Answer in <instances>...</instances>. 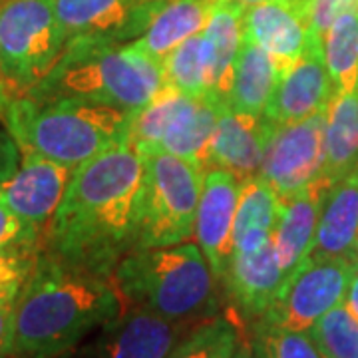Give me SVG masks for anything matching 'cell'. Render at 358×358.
<instances>
[{"mask_svg":"<svg viewBox=\"0 0 358 358\" xmlns=\"http://www.w3.org/2000/svg\"><path fill=\"white\" fill-rule=\"evenodd\" d=\"M243 343V333L235 317L213 315L185 334L167 358H231Z\"/></svg>","mask_w":358,"mask_h":358,"instance_id":"4316f807","label":"cell"},{"mask_svg":"<svg viewBox=\"0 0 358 358\" xmlns=\"http://www.w3.org/2000/svg\"><path fill=\"white\" fill-rule=\"evenodd\" d=\"M243 6L231 0H217L207 24L201 30L209 58V96H213L221 103H227L235 62L243 44Z\"/></svg>","mask_w":358,"mask_h":358,"instance_id":"44dd1931","label":"cell"},{"mask_svg":"<svg viewBox=\"0 0 358 358\" xmlns=\"http://www.w3.org/2000/svg\"><path fill=\"white\" fill-rule=\"evenodd\" d=\"M327 110L307 120L273 126L259 178L265 179L279 199H289L322 178Z\"/></svg>","mask_w":358,"mask_h":358,"instance_id":"9c48e42d","label":"cell"},{"mask_svg":"<svg viewBox=\"0 0 358 358\" xmlns=\"http://www.w3.org/2000/svg\"><path fill=\"white\" fill-rule=\"evenodd\" d=\"M281 80L277 62L259 44L243 36L235 62L227 106L235 112L263 115Z\"/></svg>","mask_w":358,"mask_h":358,"instance_id":"603a6c76","label":"cell"},{"mask_svg":"<svg viewBox=\"0 0 358 358\" xmlns=\"http://www.w3.org/2000/svg\"><path fill=\"white\" fill-rule=\"evenodd\" d=\"M166 86L187 96H209V58L203 34H195L183 40L176 50L162 62Z\"/></svg>","mask_w":358,"mask_h":358,"instance_id":"83f0119b","label":"cell"},{"mask_svg":"<svg viewBox=\"0 0 358 358\" xmlns=\"http://www.w3.org/2000/svg\"><path fill=\"white\" fill-rule=\"evenodd\" d=\"M271 129L265 115L235 112L225 103L207 145L205 171L225 169L239 181L259 176Z\"/></svg>","mask_w":358,"mask_h":358,"instance_id":"9a60e30c","label":"cell"},{"mask_svg":"<svg viewBox=\"0 0 358 358\" xmlns=\"http://www.w3.org/2000/svg\"><path fill=\"white\" fill-rule=\"evenodd\" d=\"M164 86L162 64L131 44L68 40L56 68L26 98L34 102L98 103L136 114Z\"/></svg>","mask_w":358,"mask_h":358,"instance_id":"3957f363","label":"cell"},{"mask_svg":"<svg viewBox=\"0 0 358 358\" xmlns=\"http://www.w3.org/2000/svg\"><path fill=\"white\" fill-rule=\"evenodd\" d=\"M76 169L44 155L20 150V164L10 178L0 183V201L28 227L44 233L64 199Z\"/></svg>","mask_w":358,"mask_h":358,"instance_id":"7c38bea8","label":"cell"},{"mask_svg":"<svg viewBox=\"0 0 358 358\" xmlns=\"http://www.w3.org/2000/svg\"><path fill=\"white\" fill-rule=\"evenodd\" d=\"M345 14H358V0H307L308 36L322 40Z\"/></svg>","mask_w":358,"mask_h":358,"instance_id":"1f68e13d","label":"cell"},{"mask_svg":"<svg viewBox=\"0 0 358 358\" xmlns=\"http://www.w3.org/2000/svg\"><path fill=\"white\" fill-rule=\"evenodd\" d=\"M169 0H52L68 40L128 44L140 38Z\"/></svg>","mask_w":358,"mask_h":358,"instance_id":"8fae6325","label":"cell"},{"mask_svg":"<svg viewBox=\"0 0 358 358\" xmlns=\"http://www.w3.org/2000/svg\"><path fill=\"white\" fill-rule=\"evenodd\" d=\"M143 155L136 249L169 247L193 239L203 169L166 152Z\"/></svg>","mask_w":358,"mask_h":358,"instance_id":"52a82bcc","label":"cell"},{"mask_svg":"<svg viewBox=\"0 0 358 358\" xmlns=\"http://www.w3.org/2000/svg\"><path fill=\"white\" fill-rule=\"evenodd\" d=\"M239 189L241 181L225 169H207L203 173L193 239L203 251L217 282H221L233 249Z\"/></svg>","mask_w":358,"mask_h":358,"instance_id":"5bb4252c","label":"cell"},{"mask_svg":"<svg viewBox=\"0 0 358 358\" xmlns=\"http://www.w3.org/2000/svg\"><path fill=\"white\" fill-rule=\"evenodd\" d=\"M40 249L32 245L0 247V305H14L32 273Z\"/></svg>","mask_w":358,"mask_h":358,"instance_id":"f546056e","label":"cell"},{"mask_svg":"<svg viewBox=\"0 0 358 358\" xmlns=\"http://www.w3.org/2000/svg\"><path fill=\"white\" fill-rule=\"evenodd\" d=\"M237 315L259 320L275 303L285 285L279 255L273 239L255 251L231 253L221 282Z\"/></svg>","mask_w":358,"mask_h":358,"instance_id":"2e32d148","label":"cell"},{"mask_svg":"<svg viewBox=\"0 0 358 358\" xmlns=\"http://www.w3.org/2000/svg\"><path fill=\"white\" fill-rule=\"evenodd\" d=\"M217 0H169L140 38L128 42L155 62H164L183 40L199 34Z\"/></svg>","mask_w":358,"mask_h":358,"instance_id":"7402d4cb","label":"cell"},{"mask_svg":"<svg viewBox=\"0 0 358 358\" xmlns=\"http://www.w3.org/2000/svg\"><path fill=\"white\" fill-rule=\"evenodd\" d=\"M358 167V88L333 96L327 110L324 169L329 185L346 178Z\"/></svg>","mask_w":358,"mask_h":358,"instance_id":"d4e9b609","label":"cell"},{"mask_svg":"<svg viewBox=\"0 0 358 358\" xmlns=\"http://www.w3.org/2000/svg\"><path fill=\"white\" fill-rule=\"evenodd\" d=\"M143 155L120 141L74 171L64 199L42 237V249L112 277L136 249Z\"/></svg>","mask_w":358,"mask_h":358,"instance_id":"6da1fadb","label":"cell"},{"mask_svg":"<svg viewBox=\"0 0 358 358\" xmlns=\"http://www.w3.org/2000/svg\"><path fill=\"white\" fill-rule=\"evenodd\" d=\"M243 36L267 52L282 74L307 48L308 26L289 0H265L245 8Z\"/></svg>","mask_w":358,"mask_h":358,"instance_id":"e0dca14e","label":"cell"},{"mask_svg":"<svg viewBox=\"0 0 358 358\" xmlns=\"http://www.w3.org/2000/svg\"><path fill=\"white\" fill-rule=\"evenodd\" d=\"M8 106H10V98H8V94H6L4 82H2V74H0V120L4 117L6 110H8Z\"/></svg>","mask_w":358,"mask_h":358,"instance_id":"74e56055","label":"cell"},{"mask_svg":"<svg viewBox=\"0 0 358 358\" xmlns=\"http://www.w3.org/2000/svg\"><path fill=\"white\" fill-rule=\"evenodd\" d=\"M20 164V148L8 129H0V183L13 176Z\"/></svg>","mask_w":358,"mask_h":358,"instance_id":"836d02e7","label":"cell"},{"mask_svg":"<svg viewBox=\"0 0 358 358\" xmlns=\"http://www.w3.org/2000/svg\"><path fill=\"white\" fill-rule=\"evenodd\" d=\"M231 358H261V355H259V350H257L255 346L249 345V343H241L239 345V348H237V352L233 355Z\"/></svg>","mask_w":358,"mask_h":358,"instance_id":"8d00e7d4","label":"cell"},{"mask_svg":"<svg viewBox=\"0 0 358 358\" xmlns=\"http://www.w3.org/2000/svg\"><path fill=\"white\" fill-rule=\"evenodd\" d=\"M331 187L333 185H329L324 179H319L307 189L281 201L273 243L279 255L285 282L293 277L313 251L320 209Z\"/></svg>","mask_w":358,"mask_h":358,"instance_id":"ac0fdd59","label":"cell"},{"mask_svg":"<svg viewBox=\"0 0 358 358\" xmlns=\"http://www.w3.org/2000/svg\"><path fill=\"white\" fill-rule=\"evenodd\" d=\"M324 62L333 82V96L358 88V14H345L322 38Z\"/></svg>","mask_w":358,"mask_h":358,"instance_id":"484cf974","label":"cell"},{"mask_svg":"<svg viewBox=\"0 0 358 358\" xmlns=\"http://www.w3.org/2000/svg\"><path fill=\"white\" fill-rule=\"evenodd\" d=\"M333 94L322 40L308 36L303 56L282 72L263 115L273 126L294 124L329 110Z\"/></svg>","mask_w":358,"mask_h":358,"instance_id":"4fadbf2b","label":"cell"},{"mask_svg":"<svg viewBox=\"0 0 358 358\" xmlns=\"http://www.w3.org/2000/svg\"><path fill=\"white\" fill-rule=\"evenodd\" d=\"M307 333L322 358H358V319L346 301L324 313Z\"/></svg>","mask_w":358,"mask_h":358,"instance_id":"f1b7e54d","label":"cell"},{"mask_svg":"<svg viewBox=\"0 0 358 358\" xmlns=\"http://www.w3.org/2000/svg\"><path fill=\"white\" fill-rule=\"evenodd\" d=\"M13 357V305H0V358Z\"/></svg>","mask_w":358,"mask_h":358,"instance_id":"e575fe53","label":"cell"},{"mask_svg":"<svg viewBox=\"0 0 358 358\" xmlns=\"http://www.w3.org/2000/svg\"><path fill=\"white\" fill-rule=\"evenodd\" d=\"M261 358H322L307 331H257Z\"/></svg>","mask_w":358,"mask_h":358,"instance_id":"4dcf8cb0","label":"cell"},{"mask_svg":"<svg viewBox=\"0 0 358 358\" xmlns=\"http://www.w3.org/2000/svg\"><path fill=\"white\" fill-rule=\"evenodd\" d=\"M279 211L281 199L265 179L255 176L241 181L231 253L255 251L271 241L277 227Z\"/></svg>","mask_w":358,"mask_h":358,"instance_id":"cb8c5ba5","label":"cell"},{"mask_svg":"<svg viewBox=\"0 0 358 358\" xmlns=\"http://www.w3.org/2000/svg\"><path fill=\"white\" fill-rule=\"evenodd\" d=\"M193 327L124 305L117 317L90 334V341H82L60 358H167Z\"/></svg>","mask_w":358,"mask_h":358,"instance_id":"30bf717a","label":"cell"},{"mask_svg":"<svg viewBox=\"0 0 358 358\" xmlns=\"http://www.w3.org/2000/svg\"><path fill=\"white\" fill-rule=\"evenodd\" d=\"M357 268L358 263L348 259L308 255L257 320V331H308L324 313L346 301Z\"/></svg>","mask_w":358,"mask_h":358,"instance_id":"ba28073f","label":"cell"},{"mask_svg":"<svg viewBox=\"0 0 358 358\" xmlns=\"http://www.w3.org/2000/svg\"><path fill=\"white\" fill-rule=\"evenodd\" d=\"M129 112L98 103L13 100L2 117L20 150L78 169L108 148L128 140Z\"/></svg>","mask_w":358,"mask_h":358,"instance_id":"5b68a950","label":"cell"},{"mask_svg":"<svg viewBox=\"0 0 358 358\" xmlns=\"http://www.w3.org/2000/svg\"><path fill=\"white\" fill-rule=\"evenodd\" d=\"M122 308L112 277L40 249L13 305V358H60Z\"/></svg>","mask_w":358,"mask_h":358,"instance_id":"7a4b0ae2","label":"cell"},{"mask_svg":"<svg viewBox=\"0 0 358 358\" xmlns=\"http://www.w3.org/2000/svg\"><path fill=\"white\" fill-rule=\"evenodd\" d=\"M68 44L52 0L0 2V74L6 94L22 100L44 82Z\"/></svg>","mask_w":358,"mask_h":358,"instance_id":"8992f818","label":"cell"},{"mask_svg":"<svg viewBox=\"0 0 358 358\" xmlns=\"http://www.w3.org/2000/svg\"><path fill=\"white\" fill-rule=\"evenodd\" d=\"M231 2H235V4H239V6H243V8H249V6L259 4V2H265V0H231Z\"/></svg>","mask_w":358,"mask_h":358,"instance_id":"f35d334b","label":"cell"},{"mask_svg":"<svg viewBox=\"0 0 358 358\" xmlns=\"http://www.w3.org/2000/svg\"><path fill=\"white\" fill-rule=\"evenodd\" d=\"M4 358H13V357H4Z\"/></svg>","mask_w":358,"mask_h":358,"instance_id":"ab89813d","label":"cell"},{"mask_svg":"<svg viewBox=\"0 0 358 358\" xmlns=\"http://www.w3.org/2000/svg\"><path fill=\"white\" fill-rule=\"evenodd\" d=\"M6 245H32L42 247V235L28 227L22 219L14 215L6 205L0 201V247Z\"/></svg>","mask_w":358,"mask_h":358,"instance_id":"d6a6232c","label":"cell"},{"mask_svg":"<svg viewBox=\"0 0 358 358\" xmlns=\"http://www.w3.org/2000/svg\"><path fill=\"white\" fill-rule=\"evenodd\" d=\"M310 255L358 263V167L327 193Z\"/></svg>","mask_w":358,"mask_h":358,"instance_id":"d6986e66","label":"cell"},{"mask_svg":"<svg viewBox=\"0 0 358 358\" xmlns=\"http://www.w3.org/2000/svg\"><path fill=\"white\" fill-rule=\"evenodd\" d=\"M346 305H348V308L355 313V317L358 319V268L357 273H355V277H352L348 294H346Z\"/></svg>","mask_w":358,"mask_h":358,"instance_id":"d590c367","label":"cell"},{"mask_svg":"<svg viewBox=\"0 0 358 358\" xmlns=\"http://www.w3.org/2000/svg\"><path fill=\"white\" fill-rule=\"evenodd\" d=\"M124 305L173 322L197 324L217 315L219 282L195 241L134 249L112 273Z\"/></svg>","mask_w":358,"mask_h":358,"instance_id":"277c9868","label":"cell"},{"mask_svg":"<svg viewBox=\"0 0 358 358\" xmlns=\"http://www.w3.org/2000/svg\"><path fill=\"white\" fill-rule=\"evenodd\" d=\"M225 103L213 96H187L181 94L176 112L155 152L178 155L205 171V154L213 129Z\"/></svg>","mask_w":358,"mask_h":358,"instance_id":"ffe728a7","label":"cell"}]
</instances>
